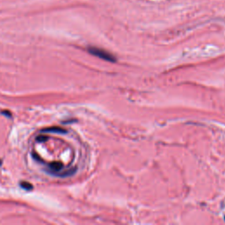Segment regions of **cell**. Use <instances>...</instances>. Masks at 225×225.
Here are the masks:
<instances>
[{
  "mask_svg": "<svg viewBox=\"0 0 225 225\" xmlns=\"http://www.w3.org/2000/svg\"><path fill=\"white\" fill-rule=\"evenodd\" d=\"M88 51L91 55L97 56L100 59H103L105 61H107V62L114 63L116 61V58L114 57V56H112L111 53L105 51V49H98V48H95V47H90L88 49Z\"/></svg>",
  "mask_w": 225,
  "mask_h": 225,
  "instance_id": "obj_1",
  "label": "cell"
},
{
  "mask_svg": "<svg viewBox=\"0 0 225 225\" xmlns=\"http://www.w3.org/2000/svg\"><path fill=\"white\" fill-rule=\"evenodd\" d=\"M49 168L51 171H53L54 172H57L59 171H61L63 169V164L61 163H58V162H55V163H51L49 164Z\"/></svg>",
  "mask_w": 225,
  "mask_h": 225,
  "instance_id": "obj_2",
  "label": "cell"
},
{
  "mask_svg": "<svg viewBox=\"0 0 225 225\" xmlns=\"http://www.w3.org/2000/svg\"><path fill=\"white\" fill-rule=\"evenodd\" d=\"M44 131H45V132H56V133H58V132H60V133H65V132H66V130H64V129L61 128V127H51V128H47V129H44Z\"/></svg>",
  "mask_w": 225,
  "mask_h": 225,
  "instance_id": "obj_3",
  "label": "cell"
},
{
  "mask_svg": "<svg viewBox=\"0 0 225 225\" xmlns=\"http://www.w3.org/2000/svg\"><path fill=\"white\" fill-rule=\"evenodd\" d=\"M21 186H22V187L26 188L27 190L31 189V188H32V186H31V185H30L29 183H26V182L22 183V184H21Z\"/></svg>",
  "mask_w": 225,
  "mask_h": 225,
  "instance_id": "obj_4",
  "label": "cell"
}]
</instances>
